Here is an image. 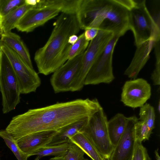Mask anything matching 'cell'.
Here are the masks:
<instances>
[{
  "label": "cell",
  "instance_id": "1",
  "mask_svg": "<svg viewBox=\"0 0 160 160\" xmlns=\"http://www.w3.org/2000/svg\"><path fill=\"white\" fill-rule=\"evenodd\" d=\"M102 107L96 98L58 102L30 109L13 117L5 130L16 140L37 132L58 131L68 125L91 117Z\"/></svg>",
  "mask_w": 160,
  "mask_h": 160
},
{
  "label": "cell",
  "instance_id": "2",
  "mask_svg": "<svg viewBox=\"0 0 160 160\" xmlns=\"http://www.w3.org/2000/svg\"><path fill=\"white\" fill-rule=\"evenodd\" d=\"M53 26L47 42L36 51L34 57L38 73L45 75L53 73L66 61V54L70 45L68 39L81 29L74 13L61 12Z\"/></svg>",
  "mask_w": 160,
  "mask_h": 160
},
{
  "label": "cell",
  "instance_id": "3",
  "mask_svg": "<svg viewBox=\"0 0 160 160\" xmlns=\"http://www.w3.org/2000/svg\"><path fill=\"white\" fill-rule=\"evenodd\" d=\"M76 0H37L36 7L28 10L16 24L18 31L32 32L62 12H73Z\"/></svg>",
  "mask_w": 160,
  "mask_h": 160
},
{
  "label": "cell",
  "instance_id": "4",
  "mask_svg": "<svg viewBox=\"0 0 160 160\" xmlns=\"http://www.w3.org/2000/svg\"><path fill=\"white\" fill-rule=\"evenodd\" d=\"M145 2H137L129 11V28L133 32L137 46L150 39H160L159 26L148 10Z\"/></svg>",
  "mask_w": 160,
  "mask_h": 160
},
{
  "label": "cell",
  "instance_id": "5",
  "mask_svg": "<svg viewBox=\"0 0 160 160\" xmlns=\"http://www.w3.org/2000/svg\"><path fill=\"white\" fill-rule=\"evenodd\" d=\"M0 91L2 111L6 114L14 110L20 102V93L18 80L6 55L0 50Z\"/></svg>",
  "mask_w": 160,
  "mask_h": 160
},
{
  "label": "cell",
  "instance_id": "6",
  "mask_svg": "<svg viewBox=\"0 0 160 160\" xmlns=\"http://www.w3.org/2000/svg\"><path fill=\"white\" fill-rule=\"evenodd\" d=\"M0 50L6 56L15 72L20 94L35 92L41 84L38 74L17 53L0 40Z\"/></svg>",
  "mask_w": 160,
  "mask_h": 160
},
{
  "label": "cell",
  "instance_id": "7",
  "mask_svg": "<svg viewBox=\"0 0 160 160\" xmlns=\"http://www.w3.org/2000/svg\"><path fill=\"white\" fill-rule=\"evenodd\" d=\"M108 122L102 107L90 117L81 131L88 137L103 158H109L114 149L108 135Z\"/></svg>",
  "mask_w": 160,
  "mask_h": 160
},
{
  "label": "cell",
  "instance_id": "8",
  "mask_svg": "<svg viewBox=\"0 0 160 160\" xmlns=\"http://www.w3.org/2000/svg\"><path fill=\"white\" fill-rule=\"evenodd\" d=\"M113 36L114 33L111 31L99 29L97 36L91 40L84 52L82 66L72 84L71 92L79 91L82 89L89 70Z\"/></svg>",
  "mask_w": 160,
  "mask_h": 160
},
{
  "label": "cell",
  "instance_id": "9",
  "mask_svg": "<svg viewBox=\"0 0 160 160\" xmlns=\"http://www.w3.org/2000/svg\"><path fill=\"white\" fill-rule=\"evenodd\" d=\"M113 0H79L75 14L80 29H99Z\"/></svg>",
  "mask_w": 160,
  "mask_h": 160
},
{
  "label": "cell",
  "instance_id": "10",
  "mask_svg": "<svg viewBox=\"0 0 160 160\" xmlns=\"http://www.w3.org/2000/svg\"><path fill=\"white\" fill-rule=\"evenodd\" d=\"M120 37L115 35L96 59L88 72L84 85L109 84L114 79L112 66V55Z\"/></svg>",
  "mask_w": 160,
  "mask_h": 160
},
{
  "label": "cell",
  "instance_id": "11",
  "mask_svg": "<svg viewBox=\"0 0 160 160\" xmlns=\"http://www.w3.org/2000/svg\"><path fill=\"white\" fill-rule=\"evenodd\" d=\"M83 54L68 60L53 73L50 81L55 93L71 91L72 84L81 69Z\"/></svg>",
  "mask_w": 160,
  "mask_h": 160
},
{
  "label": "cell",
  "instance_id": "12",
  "mask_svg": "<svg viewBox=\"0 0 160 160\" xmlns=\"http://www.w3.org/2000/svg\"><path fill=\"white\" fill-rule=\"evenodd\" d=\"M151 90L150 84L143 78L127 81L122 87L121 101L132 108L141 107L150 98Z\"/></svg>",
  "mask_w": 160,
  "mask_h": 160
},
{
  "label": "cell",
  "instance_id": "13",
  "mask_svg": "<svg viewBox=\"0 0 160 160\" xmlns=\"http://www.w3.org/2000/svg\"><path fill=\"white\" fill-rule=\"evenodd\" d=\"M112 7L99 29L111 31L120 37L129 28V11L113 0Z\"/></svg>",
  "mask_w": 160,
  "mask_h": 160
},
{
  "label": "cell",
  "instance_id": "14",
  "mask_svg": "<svg viewBox=\"0 0 160 160\" xmlns=\"http://www.w3.org/2000/svg\"><path fill=\"white\" fill-rule=\"evenodd\" d=\"M138 121L135 116L128 118L125 130L114 148L110 160H132L136 141L135 125Z\"/></svg>",
  "mask_w": 160,
  "mask_h": 160
},
{
  "label": "cell",
  "instance_id": "15",
  "mask_svg": "<svg viewBox=\"0 0 160 160\" xmlns=\"http://www.w3.org/2000/svg\"><path fill=\"white\" fill-rule=\"evenodd\" d=\"M57 132L46 131L30 134L18 139L17 143L21 149L30 157L38 150L46 146Z\"/></svg>",
  "mask_w": 160,
  "mask_h": 160
},
{
  "label": "cell",
  "instance_id": "16",
  "mask_svg": "<svg viewBox=\"0 0 160 160\" xmlns=\"http://www.w3.org/2000/svg\"><path fill=\"white\" fill-rule=\"evenodd\" d=\"M152 39L137 46L134 56L124 74L129 78L135 79L149 58V54L156 41Z\"/></svg>",
  "mask_w": 160,
  "mask_h": 160
},
{
  "label": "cell",
  "instance_id": "17",
  "mask_svg": "<svg viewBox=\"0 0 160 160\" xmlns=\"http://www.w3.org/2000/svg\"><path fill=\"white\" fill-rule=\"evenodd\" d=\"M0 36L2 42L19 55L30 68L33 69L29 51L18 35L11 31L3 33Z\"/></svg>",
  "mask_w": 160,
  "mask_h": 160
},
{
  "label": "cell",
  "instance_id": "18",
  "mask_svg": "<svg viewBox=\"0 0 160 160\" xmlns=\"http://www.w3.org/2000/svg\"><path fill=\"white\" fill-rule=\"evenodd\" d=\"M26 3L0 18V31L1 35L11 31L15 28L18 22L29 9L36 7L33 0H25Z\"/></svg>",
  "mask_w": 160,
  "mask_h": 160
},
{
  "label": "cell",
  "instance_id": "19",
  "mask_svg": "<svg viewBox=\"0 0 160 160\" xmlns=\"http://www.w3.org/2000/svg\"><path fill=\"white\" fill-rule=\"evenodd\" d=\"M90 118H83L63 127L57 131L47 146L58 145L70 142V139L81 131Z\"/></svg>",
  "mask_w": 160,
  "mask_h": 160
},
{
  "label": "cell",
  "instance_id": "20",
  "mask_svg": "<svg viewBox=\"0 0 160 160\" xmlns=\"http://www.w3.org/2000/svg\"><path fill=\"white\" fill-rule=\"evenodd\" d=\"M127 117L118 113L108 121L107 127L109 138L112 146L117 145L126 128Z\"/></svg>",
  "mask_w": 160,
  "mask_h": 160
},
{
  "label": "cell",
  "instance_id": "21",
  "mask_svg": "<svg viewBox=\"0 0 160 160\" xmlns=\"http://www.w3.org/2000/svg\"><path fill=\"white\" fill-rule=\"evenodd\" d=\"M70 142L80 148L92 160H103V158L98 152L88 137L80 131L70 139Z\"/></svg>",
  "mask_w": 160,
  "mask_h": 160
},
{
  "label": "cell",
  "instance_id": "22",
  "mask_svg": "<svg viewBox=\"0 0 160 160\" xmlns=\"http://www.w3.org/2000/svg\"><path fill=\"white\" fill-rule=\"evenodd\" d=\"M72 143L69 142L58 145L46 146L38 150L32 156H37L34 160H39L43 157L48 156H64Z\"/></svg>",
  "mask_w": 160,
  "mask_h": 160
},
{
  "label": "cell",
  "instance_id": "23",
  "mask_svg": "<svg viewBox=\"0 0 160 160\" xmlns=\"http://www.w3.org/2000/svg\"><path fill=\"white\" fill-rule=\"evenodd\" d=\"M0 137L4 140L7 146L11 149L18 160H27L28 155L23 152L20 148L17 140L14 139L4 130H0Z\"/></svg>",
  "mask_w": 160,
  "mask_h": 160
},
{
  "label": "cell",
  "instance_id": "24",
  "mask_svg": "<svg viewBox=\"0 0 160 160\" xmlns=\"http://www.w3.org/2000/svg\"><path fill=\"white\" fill-rule=\"evenodd\" d=\"M89 42L85 39L84 32L80 35L76 42L72 45H70L68 48L65 55L66 60L83 53L88 46Z\"/></svg>",
  "mask_w": 160,
  "mask_h": 160
},
{
  "label": "cell",
  "instance_id": "25",
  "mask_svg": "<svg viewBox=\"0 0 160 160\" xmlns=\"http://www.w3.org/2000/svg\"><path fill=\"white\" fill-rule=\"evenodd\" d=\"M138 120L144 122L152 131L155 126V115L153 107L149 103H145L140 107Z\"/></svg>",
  "mask_w": 160,
  "mask_h": 160
},
{
  "label": "cell",
  "instance_id": "26",
  "mask_svg": "<svg viewBox=\"0 0 160 160\" xmlns=\"http://www.w3.org/2000/svg\"><path fill=\"white\" fill-rule=\"evenodd\" d=\"M25 3V0H0V18Z\"/></svg>",
  "mask_w": 160,
  "mask_h": 160
},
{
  "label": "cell",
  "instance_id": "27",
  "mask_svg": "<svg viewBox=\"0 0 160 160\" xmlns=\"http://www.w3.org/2000/svg\"><path fill=\"white\" fill-rule=\"evenodd\" d=\"M152 131L148 128L146 124L142 121H138L135 125V134L136 140L142 142L148 140Z\"/></svg>",
  "mask_w": 160,
  "mask_h": 160
},
{
  "label": "cell",
  "instance_id": "28",
  "mask_svg": "<svg viewBox=\"0 0 160 160\" xmlns=\"http://www.w3.org/2000/svg\"><path fill=\"white\" fill-rule=\"evenodd\" d=\"M156 57L155 68L151 76V78L154 85L160 84V41H156L154 46Z\"/></svg>",
  "mask_w": 160,
  "mask_h": 160
},
{
  "label": "cell",
  "instance_id": "29",
  "mask_svg": "<svg viewBox=\"0 0 160 160\" xmlns=\"http://www.w3.org/2000/svg\"><path fill=\"white\" fill-rule=\"evenodd\" d=\"M84 154L80 148L72 143L64 157L65 160H84Z\"/></svg>",
  "mask_w": 160,
  "mask_h": 160
},
{
  "label": "cell",
  "instance_id": "30",
  "mask_svg": "<svg viewBox=\"0 0 160 160\" xmlns=\"http://www.w3.org/2000/svg\"><path fill=\"white\" fill-rule=\"evenodd\" d=\"M146 148L142 142L136 140L132 160H151Z\"/></svg>",
  "mask_w": 160,
  "mask_h": 160
},
{
  "label": "cell",
  "instance_id": "31",
  "mask_svg": "<svg viewBox=\"0 0 160 160\" xmlns=\"http://www.w3.org/2000/svg\"><path fill=\"white\" fill-rule=\"evenodd\" d=\"M114 1L129 11L135 7L137 4V2L132 0H114Z\"/></svg>",
  "mask_w": 160,
  "mask_h": 160
},
{
  "label": "cell",
  "instance_id": "32",
  "mask_svg": "<svg viewBox=\"0 0 160 160\" xmlns=\"http://www.w3.org/2000/svg\"><path fill=\"white\" fill-rule=\"evenodd\" d=\"M99 29L95 28H89L86 29L84 32L85 37L88 41L92 40L97 36Z\"/></svg>",
  "mask_w": 160,
  "mask_h": 160
},
{
  "label": "cell",
  "instance_id": "33",
  "mask_svg": "<svg viewBox=\"0 0 160 160\" xmlns=\"http://www.w3.org/2000/svg\"><path fill=\"white\" fill-rule=\"evenodd\" d=\"M78 37L76 35H73L71 36L68 40V43L69 44L72 45L77 41Z\"/></svg>",
  "mask_w": 160,
  "mask_h": 160
},
{
  "label": "cell",
  "instance_id": "34",
  "mask_svg": "<svg viewBox=\"0 0 160 160\" xmlns=\"http://www.w3.org/2000/svg\"><path fill=\"white\" fill-rule=\"evenodd\" d=\"M49 160H65L64 156H55V157L51 158Z\"/></svg>",
  "mask_w": 160,
  "mask_h": 160
},
{
  "label": "cell",
  "instance_id": "35",
  "mask_svg": "<svg viewBox=\"0 0 160 160\" xmlns=\"http://www.w3.org/2000/svg\"><path fill=\"white\" fill-rule=\"evenodd\" d=\"M155 154L157 160H160V158L158 153V149H157L155 151Z\"/></svg>",
  "mask_w": 160,
  "mask_h": 160
},
{
  "label": "cell",
  "instance_id": "36",
  "mask_svg": "<svg viewBox=\"0 0 160 160\" xmlns=\"http://www.w3.org/2000/svg\"><path fill=\"white\" fill-rule=\"evenodd\" d=\"M157 110H158V112L159 113L160 112V101H159L158 104V105Z\"/></svg>",
  "mask_w": 160,
  "mask_h": 160
},
{
  "label": "cell",
  "instance_id": "37",
  "mask_svg": "<svg viewBox=\"0 0 160 160\" xmlns=\"http://www.w3.org/2000/svg\"><path fill=\"white\" fill-rule=\"evenodd\" d=\"M103 160H110L109 158H103Z\"/></svg>",
  "mask_w": 160,
  "mask_h": 160
},
{
  "label": "cell",
  "instance_id": "38",
  "mask_svg": "<svg viewBox=\"0 0 160 160\" xmlns=\"http://www.w3.org/2000/svg\"><path fill=\"white\" fill-rule=\"evenodd\" d=\"M84 160H89L88 159L85 158Z\"/></svg>",
  "mask_w": 160,
  "mask_h": 160
},
{
  "label": "cell",
  "instance_id": "39",
  "mask_svg": "<svg viewBox=\"0 0 160 160\" xmlns=\"http://www.w3.org/2000/svg\"><path fill=\"white\" fill-rule=\"evenodd\" d=\"M1 35V32H0V36Z\"/></svg>",
  "mask_w": 160,
  "mask_h": 160
}]
</instances>
